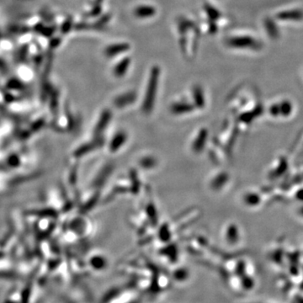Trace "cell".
I'll return each mask as SVG.
<instances>
[{
	"label": "cell",
	"mask_w": 303,
	"mask_h": 303,
	"mask_svg": "<svg viewBox=\"0 0 303 303\" xmlns=\"http://www.w3.org/2000/svg\"><path fill=\"white\" fill-rule=\"evenodd\" d=\"M158 76H159V68L158 67H153L151 71L150 79H149L148 91H147L145 103H144L145 110H151L153 106V100H154V96H156V91L158 87Z\"/></svg>",
	"instance_id": "cell-1"
},
{
	"label": "cell",
	"mask_w": 303,
	"mask_h": 303,
	"mask_svg": "<svg viewBox=\"0 0 303 303\" xmlns=\"http://www.w3.org/2000/svg\"><path fill=\"white\" fill-rule=\"evenodd\" d=\"M128 49H129V45L127 44L118 43V44L110 46L105 51V53L108 57H114V56H117L119 53H124Z\"/></svg>",
	"instance_id": "cell-2"
},
{
	"label": "cell",
	"mask_w": 303,
	"mask_h": 303,
	"mask_svg": "<svg viewBox=\"0 0 303 303\" xmlns=\"http://www.w3.org/2000/svg\"><path fill=\"white\" fill-rule=\"evenodd\" d=\"M135 15L139 18H148L155 15L156 10L152 6L143 5L136 9Z\"/></svg>",
	"instance_id": "cell-3"
},
{
	"label": "cell",
	"mask_w": 303,
	"mask_h": 303,
	"mask_svg": "<svg viewBox=\"0 0 303 303\" xmlns=\"http://www.w3.org/2000/svg\"><path fill=\"white\" fill-rule=\"evenodd\" d=\"M130 58H125L121 62L118 63L116 67H115V70H114L115 75L117 76V77H121V76L124 75L125 72L127 71L128 67L130 65Z\"/></svg>",
	"instance_id": "cell-4"
},
{
	"label": "cell",
	"mask_w": 303,
	"mask_h": 303,
	"mask_svg": "<svg viewBox=\"0 0 303 303\" xmlns=\"http://www.w3.org/2000/svg\"><path fill=\"white\" fill-rule=\"evenodd\" d=\"M253 41L252 39L248 37H237L233 38L229 40V44L233 47L237 48H244V47H250L253 44Z\"/></svg>",
	"instance_id": "cell-5"
},
{
	"label": "cell",
	"mask_w": 303,
	"mask_h": 303,
	"mask_svg": "<svg viewBox=\"0 0 303 303\" xmlns=\"http://www.w3.org/2000/svg\"><path fill=\"white\" fill-rule=\"evenodd\" d=\"M134 98V95L133 94H128V96H120V98H118L117 103L119 105H123L127 104V99H133Z\"/></svg>",
	"instance_id": "cell-6"
}]
</instances>
